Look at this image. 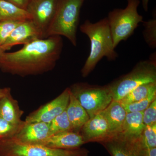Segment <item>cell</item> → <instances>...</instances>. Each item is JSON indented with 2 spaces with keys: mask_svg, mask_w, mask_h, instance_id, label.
Segmentation results:
<instances>
[{
  "mask_svg": "<svg viewBox=\"0 0 156 156\" xmlns=\"http://www.w3.org/2000/svg\"><path fill=\"white\" fill-rule=\"evenodd\" d=\"M62 47L59 36L36 39L15 52H3L0 56V67L6 72L21 76L48 72L56 66Z\"/></svg>",
  "mask_w": 156,
  "mask_h": 156,
  "instance_id": "cell-1",
  "label": "cell"
},
{
  "mask_svg": "<svg viewBox=\"0 0 156 156\" xmlns=\"http://www.w3.org/2000/svg\"><path fill=\"white\" fill-rule=\"evenodd\" d=\"M80 30L89 37L90 53L81 69L83 77H87L104 57L109 61L115 60L118 56L115 51L107 17L95 23L86 20L80 26Z\"/></svg>",
  "mask_w": 156,
  "mask_h": 156,
  "instance_id": "cell-2",
  "label": "cell"
},
{
  "mask_svg": "<svg viewBox=\"0 0 156 156\" xmlns=\"http://www.w3.org/2000/svg\"><path fill=\"white\" fill-rule=\"evenodd\" d=\"M156 82V53L136 63L130 72L108 85L113 100L119 101L129 92L146 83Z\"/></svg>",
  "mask_w": 156,
  "mask_h": 156,
  "instance_id": "cell-3",
  "label": "cell"
},
{
  "mask_svg": "<svg viewBox=\"0 0 156 156\" xmlns=\"http://www.w3.org/2000/svg\"><path fill=\"white\" fill-rule=\"evenodd\" d=\"M85 0H59L54 17L45 34L64 36L74 46L77 45L76 33L80 12Z\"/></svg>",
  "mask_w": 156,
  "mask_h": 156,
  "instance_id": "cell-4",
  "label": "cell"
},
{
  "mask_svg": "<svg viewBox=\"0 0 156 156\" xmlns=\"http://www.w3.org/2000/svg\"><path fill=\"white\" fill-rule=\"evenodd\" d=\"M140 0H127L124 9H115L109 13L107 18L114 47L127 40L143 21V17L138 12Z\"/></svg>",
  "mask_w": 156,
  "mask_h": 156,
  "instance_id": "cell-5",
  "label": "cell"
},
{
  "mask_svg": "<svg viewBox=\"0 0 156 156\" xmlns=\"http://www.w3.org/2000/svg\"><path fill=\"white\" fill-rule=\"evenodd\" d=\"M69 89L90 118L103 111L113 100L108 85L100 86L85 83H76Z\"/></svg>",
  "mask_w": 156,
  "mask_h": 156,
  "instance_id": "cell-6",
  "label": "cell"
},
{
  "mask_svg": "<svg viewBox=\"0 0 156 156\" xmlns=\"http://www.w3.org/2000/svg\"><path fill=\"white\" fill-rule=\"evenodd\" d=\"M86 149H59L22 143L13 137L0 140V156H80Z\"/></svg>",
  "mask_w": 156,
  "mask_h": 156,
  "instance_id": "cell-7",
  "label": "cell"
},
{
  "mask_svg": "<svg viewBox=\"0 0 156 156\" xmlns=\"http://www.w3.org/2000/svg\"><path fill=\"white\" fill-rule=\"evenodd\" d=\"M111 156H148L141 136L130 137L119 133L100 143Z\"/></svg>",
  "mask_w": 156,
  "mask_h": 156,
  "instance_id": "cell-8",
  "label": "cell"
},
{
  "mask_svg": "<svg viewBox=\"0 0 156 156\" xmlns=\"http://www.w3.org/2000/svg\"><path fill=\"white\" fill-rule=\"evenodd\" d=\"M69 89L67 88L55 99L30 114L24 122L27 123L51 122L66 110L69 101Z\"/></svg>",
  "mask_w": 156,
  "mask_h": 156,
  "instance_id": "cell-9",
  "label": "cell"
},
{
  "mask_svg": "<svg viewBox=\"0 0 156 156\" xmlns=\"http://www.w3.org/2000/svg\"><path fill=\"white\" fill-rule=\"evenodd\" d=\"M59 0H31L26 10L31 20L45 38L46 31L53 20Z\"/></svg>",
  "mask_w": 156,
  "mask_h": 156,
  "instance_id": "cell-10",
  "label": "cell"
},
{
  "mask_svg": "<svg viewBox=\"0 0 156 156\" xmlns=\"http://www.w3.org/2000/svg\"><path fill=\"white\" fill-rule=\"evenodd\" d=\"M37 39H44L41 31L31 20H25L15 28L0 49L5 52L14 46L26 44Z\"/></svg>",
  "mask_w": 156,
  "mask_h": 156,
  "instance_id": "cell-11",
  "label": "cell"
},
{
  "mask_svg": "<svg viewBox=\"0 0 156 156\" xmlns=\"http://www.w3.org/2000/svg\"><path fill=\"white\" fill-rule=\"evenodd\" d=\"M80 133L85 144L100 143L112 136L108 123L102 112L90 118L81 128Z\"/></svg>",
  "mask_w": 156,
  "mask_h": 156,
  "instance_id": "cell-12",
  "label": "cell"
},
{
  "mask_svg": "<svg viewBox=\"0 0 156 156\" xmlns=\"http://www.w3.org/2000/svg\"><path fill=\"white\" fill-rule=\"evenodd\" d=\"M50 136L49 123H24L13 138L22 143L39 144Z\"/></svg>",
  "mask_w": 156,
  "mask_h": 156,
  "instance_id": "cell-13",
  "label": "cell"
},
{
  "mask_svg": "<svg viewBox=\"0 0 156 156\" xmlns=\"http://www.w3.org/2000/svg\"><path fill=\"white\" fill-rule=\"evenodd\" d=\"M85 144L80 134L72 131L51 135L39 144L51 148L76 149Z\"/></svg>",
  "mask_w": 156,
  "mask_h": 156,
  "instance_id": "cell-14",
  "label": "cell"
},
{
  "mask_svg": "<svg viewBox=\"0 0 156 156\" xmlns=\"http://www.w3.org/2000/svg\"><path fill=\"white\" fill-rule=\"evenodd\" d=\"M102 112L108 123L111 136L119 133L127 114L123 105L119 101L112 100Z\"/></svg>",
  "mask_w": 156,
  "mask_h": 156,
  "instance_id": "cell-15",
  "label": "cell"
},
{
  "mask_svg": "<svg viewBox=\"0 0 156 156\" xmlns=\"http://www.w3.org/2000/svg\"><path fill=\"white\" fill-rule=\"evenodd\" d=\"M23 113L18 101L12 97L11 91L0 99V117L7 122L15 126H22L24 123L21 120Z\"/></svg>",
  "mask_w": 156,
  "mask_h": 156,
  "instance_id": "cell-16",
  "label": "cell"
},
{
  "mask_svg": "<svg viewBox=\"0 0 156 156\" xmlns=\"http://www.w3.org/2000/svg\"><path fill=\"white\" fill-rule=\"evenodd\" d=\"M66 111L72 126L73 131L80 133L81 128L90 118L87 111L70 91L69 101Z\"/></svg>",
  "mask_w": 156,
  "mask_h": 156,
  "instance_id": "cell-17",
  "label": "cell"
},
{
  "mask_svg": "<svg viewBox=\"0 0 156 156\" xmlns=\"http://www.w3.org/2000/svg\"><path fill=\"white\" fill-rule=\"evenodd\" d=\"M145 126L143 121V112L128 113L119 133L128 137H140Z\"/></svg>",
  "mask_w": 156,
  "mask_h": 156,
  "instance_id": "cell-18",
  "label": "cell"
},
{
  "mask_svg": "<svg viewBox=\"0 0 156 156\" xmlns=\"http://www.w3.org/2000/svg\"><path fill=\"white\" fill-rule=\"evenodd\" d=\"M30 20H31V17L27 10L20 9L5 0H0V21H23Z\"/></svg>",
  "mask_w": 156,
  "mask_h": 156,
  "instance_id": "cell-19",
  "label": "cell"
},
{
  "mask_svg": "<svg viewBox=\"0 0 156 156\" xmlns=\"http://www.w3.org/2000/svg\"><path fill=\"white\" fill-rule=\"evenodd\" d=\"M156 92V82L143 84L134 89L119 102L122 105L128 104L142 100Z\"/></svg>",
  "mask_w": 156,
  "mask_h": 156,
  "instance_id": "cell-20",
  "label": "cell"
},
{
  "mask_svg": "<svg viewBox=\"0 0 156 156\" xmlns=\"http://www.w3.org/2000/svg\"><path fill=\"white\" fill-rule=\"evenodd\" d=\"M49 127L50 136L62 132L73 131L66 110L49 123Z\"/></svg>",
  "mask_w": 156,
  "mask_h": 156,
  "instance_id": "cell-21",
  "label": "cell"
},
{
  "mask_svg": "<svg viewBox=\"0 0 156 156\" xmlns=\"http://www.w3.org/2000/svg\"><path fill=\"white\" fill-rule=\"evenodd\" d=\"M143 35L148 46L151 49L156 48V19L154 17L147 21H143Z\"/></svg>",
  "mask_w": 156,
  "mask_h": 156,
  "instance_id": "cell-22",
  "label": "cell"
},
{
  "mask_svg": "<svg viewBox=\"0 0 156 156\" xmlns=\"http://www.w3.org/2000/svg\"><path fill=\"white\" fill-rule=\"evenodd\" d=\"M156 99V92L140 101L128 104L122 105L127 113L135 112H143Z\"/></svg>",
  "mask_w": 156,
  "mask_h": 156,
  "instance_id": "cell-23",
  "label": "cell"
},
{
  "mask_svg": "<svg viewBox=\"0 0 156 156\" xmlns=\"http://www.w3.org/2000/svg\"><path fill=\"white\" fill-rule=\"evenodd\" d=\"M21 22L14 20L0 21V47L4 44L13 31Z\"/></svg>",
  "mask_w": 156,
  "mask_h": 156,
  "instance_id": "cell-24",
  "label": "cell"
},
{
  "mask_svg": "<svg viewBox=\"0 0 156 156\" xmlns=\"http://www.w3.org/2000/svg\"><path fill=\"white\" fill-rule=\"evenodd\" d=\"M23 125L15 126L0 117V140L13 137L19 131Z\"/></svg>",
  "mask_w": 156,
  "mask_h": 156,
  "instance_id": "cell-25",
  "label": "cell"
},
{
  "mask_svg": "<svg viewBox=\"0 0 156 156\" xmlns=\"http://www.w3.org/2000/svg\"><path fill=\"white\" fill-rule=\"evenodd\" d=\"M141 138L148 149L156 147V124L146 126L141 134Z\"/></svg>",
  "mask_w": 156,
  "mask_h": 156,
  "instance_id": "cell-26",
  "label": "cell"
},
{
  "mask_svg": "<svg viewBox=\"0 0 156 156\" xmlns=\"http://www.w3.org/2000/svg\"><path fill=\"white\" fill-rule=\"evenodd\" d=\"M143 121L145 126L156 124V99L143 112Z\"/></svg>",
  "mask_w": 156,
  "mask_h": 156,
  "instance_id": "cell-27",
  "label": "cell"
},
{
  "mask_svg": "<svg viewBox=\"0 0 156 156\" xmlns=\"http://www.w3.org/2000/svg\"><path fill=\"white\" fill-rule=\"evenodd\" d=\"M15 5L20 9L26 10L27 6L31 0H5Z\"/></svg>",
  "mask_w": 156,
  "mask_h": 156,
  "instance_id": "cell-28",
  "label": "cell"
},
{
  "mask_svg": "<svg viewBox=\"0 0 156 156\" xmlns=\"http://www.w3.org/2000/svg\"><path fill=\"white\" fill-rule=\"evenodd\" d=\"M11 91V89L9 88H5L3 89L0 88V99Z\"/></svg>",
  "mask_w": 156,
  "mask_h": 156,
  "instance_id": "cell-29",
  "label": "cell"
},
{
  "mask_svg": "<svg viewBox=\"0 0 156 156\" xmlns=\"http://www.w3.org/2000/svg\"><path fill=\"white\" fill-rule=\"evenodd\" d=\"M148 156H156V147L148 149Z\"/></svg>",
  "mask_w": 156,
  "mask_h": 156,
  "instance_id": "cell-30",
  "label": "cell"
},
{
  "mask_svg": "<svg viewBox=\"0 0 156 156\" xmlns=\"http://www.w3.org/2000/svg\"><path fill=\"white\" fill-rule=\"evenodd\" d=\"M149 1V0H142L143 7L146 11H147L148 9Z\"/></svg>",
  "mask_w": 156,
  "mask_h": 156,
  "instance_id": "cell-31",
  "label": "cell"
},
{
  "mask_svg": "<svg viewBox=\"0 0 156 156\" xmlns=\"http://www.w3.org/2000/svg\"><path fill=\"white\" fill-rule=\"evenodd\" d=\"M88 154H89V151L87 152L86 153L84 154H83L82 155L80 156H88Z\"/></svg>",
  "mask_w": 156,
  "mask_h": 156,
  "instance_id": "cell-32",
  "label": "cell"
},
{
  "mask_svg": "<svg viewBox=\"0 0 156 156\" xmlns=\"http://www.w3.org/2000/svg\"><path fill=\"white\" fill-rule=\"evenodd\" d=\"M3 52L2 51V50L0 49V56H1V55H2V53Z\"/></svg>",
  "mask_w": 156,
  "mask_h": 156,
  "instance_id": "cell-33",
  "label": "cell"
}]
</instances>
